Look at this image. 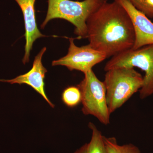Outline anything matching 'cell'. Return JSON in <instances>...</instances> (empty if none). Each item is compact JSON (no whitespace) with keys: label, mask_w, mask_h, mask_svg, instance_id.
I'll use <instances>...</instances> for the list:
<instances>
[{"label":"cell","mask_w":153,"mask_h":153,"mask_svg":"<svg viewBox=\"0 0 153 153\" xmlns=\"http://www.w3.org/2000/svg\"><path fill=\"white\" fill-rule=\"evenodd\" d=\"M86 26L89 45L107 58L133 47L135 33L131 19L115 1L102 5L88 19Z\"/></svg>","instance_id":"obj_1"},{"label":"cell","mask_w":153,"mask_h":153,"mask_svg":"<svg viewBox=\"0 0 153 153\" xmlns=\"http://www.w3.org/2000/svg\"><path fill=\"white\" fill-rule=\"evenodd\" d=\"M108 0H48L47 16L41 28L54 19H64L75 27L74 33L81 38H87L86 22L89 17Z\"/></svg>","instance_id":"obj_2"},{"label":"cell","mask_w":153,"mask_h":153,"mask_svg":"<svg viewBox=\"0 0 153 153\" xmlns=\"http://www.w3.org/2000/svg\"><path fill=\"white\" fill-rule=\"evenodd\" d=\"M105 72L103 82L111 114L139 91L142 87L143 76L132 67L112 68Z\"/></svg>","instance_id":"obj_3"},{"label":"cell","mask_w":153,"mask_h":153,"mask_svg":"<svg viewBox=\"0 0 153 153\" xmlns=\"http://www.w3.org/2000/svg\"><path fill=\"white\" fill-rule=\"evenodd\" d=\"M122 67H137L144 71L142 87L139 91L141 99L153 94V44L130 49L113 56L105 64L104 70Z\"/></svg>","instance_id":"obj_4"},{"label":"cell","mask_w":153,"mask_h":153,"mask_svg":"<svg viewBox=\"0 0 153 153\" xmlns=\"http://www.w3.org/2000/svg\"><path fill=\"white\" fill-rule=\"evenodd\" d=\"M84 74V78L76 85L81 92L82 113L93 116L102 124L108 125L111 114L104 82L97 78L92 69Z\"/></svg>","instance_id":"obj_5"},{"label":"cell","mask_w":153,"mask_h":153,"mask_svg":"<svg viewBox=\"0 0 153 153\" xmlns=\"http://www.w3.org/2000/svg\"><path fill=\"white\" fill-rule=\"evenodd\" d=\"M68 53L57 60H53L52 66H63L70 71L77 70L85 73L107 58L104 53L94 49L89 45L77 47L72 38H69Z\"/></svg>","instance_id":"obj_6"},{"label":"cell","mask_w":153,"mask_h":153,"mask_svg":"<svg viewBox=\"0 0 153 153\" xmlns=\"http://www.w3.org/2000/svg\"><path fill=\"white\" fill-rule=\"evenodd\" d=\"M127 11L131 19L135 33V42L131 49H137L153 44V23L137 10L129 0H114Z\"/></svg>","instance_id":"obj_7"},{"label":"cell","mask_w":153,"mask_h":153,"mask_svg":"<svg viewBox=\"0 0 153 153\" xmlns=\"http://www.w3.org/2000/svg\"><path fill=\"white\" fill-rule=\"evenodd\" d=\"M46 50V47H44L36 55L33 62V67L28 72L19 75L13 79H0V82H8L11 84H27L41 94L49 105L54 108L55 105L47 97L45 90L44 79L47 70L42 64V59Z\"/></svg>","instance_id":"obj_8"},{"label":"cell","mask_w":153,"mask_h":153,"mask_svg":"<svg viewBox=\"0 0 153 153\" xmlns=\"http://www.w3.org/2000/svg\"><path fill=\"white\" fill-rule=\"evenodd\" d=\"M22 10L25 21L26 39L24 64L29 62L33 44L37 39L45 37L40 32L36 21L35 4L36 0H15Z\"/></svg>","instance_id":"obj_9"},{"label":"cell","mask_w":153,"mask_h":153,"mask_svg":"<svg viewBox=\"0 0 153 153\" xmlns=\"http://www.w3.org/2000/svg\"><path fill=\"white\" fill-rule=\"evenodd\" d=\"M88 127L91 131L89 143L76 150L74 153H108L104 141V136L93 123L89 122Z\"/></svg>","instance_id":"obj_10"},{"label":"cell","mask_w":153,"mask_h":153,"mask_svg":"<svg viewBox=\"0 0 153 153\" xmlns=\"http://www.w3.org/2000/svg\"><path fill=\"white\" fill-rule=\"evenodd\" d=\"M104 141L108 153H141L139 148L133 144H118L115 137L104 136Z\"/></svg>","instance_id":"obj_11"},{"label":"cell","mask_w":153,"mask_h":153,"mask_svg":"<svg viewBox=\"0 0 153 153\" xmlns=\"http://www.w3.org/2000/svg\"><path fill=\"white\" fill-rule=\"evenodd\" d=\"M62 100L66 106L73 108L77 106L81 102V94L77 86L66 88L62 94Z\"/></svg>","instance_id":"obj_12"},{"label":"cell","mask_w":153,"mask_h":153,"mask_svg":"<svg viewBox=\"0 0 153 153\" xmlns=\"http://www.w3.org/2000/svg\"><path fill=\"white\" fill-rule=\"evenodd\" d=\"M140 12L148 18H153V0H129Z\"/></svg>","instance_id":"obj_13"},{"label":"cell","mask_w":153,"mask_h":153,"mask_svg":"<svg viewBox=\"0 0 153 153\" xmlns=\"http://www.w3.org/2000/svg\"><path fill=\"white\" fill-rule=\"evenodd\" d=\"M76 1H79V0H76Z\"/></svg>","instance_id":"obj_14"}]
</instances>
